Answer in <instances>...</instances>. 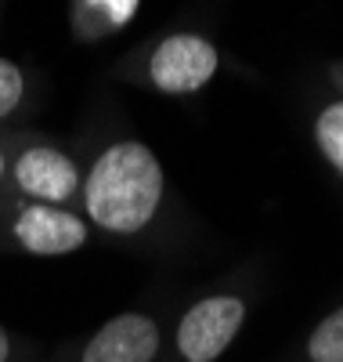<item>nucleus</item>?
<instances>
[{
  "instance_id": "obj_1",
  "label": "nucleus",
  "mask_w": 343,
  "mask_h": 362,
  "mask_svg": "<svg viewBox=\"0 0 343 362\" xmlns=\"http://www.w3.org/2000/svg\"><path fill=\"white\" fill-rule=\"evenodd\" d=\"M163 185V167L145 141H112L87 174V218L112 235H134L155 218Z\"/></svg>"
},
{
  "instance_id": "obj_2",
  "label": "nucleus",
  "mask_w": 343,
  "mask_h": 362,
  "mask_svg": "<svg viewBox=\"0 0 343 362\" xmlns=\"http://www.w3.org/2000/svg\"><path fill=\"white\" fill-rule=\"evenodd\" d=\"M246 322V305L231 293L203 297L177 326V351L184 362H213L228 351Z\"/></svg>"
},
{
  "instance_id": "obj_3",
  "label": "nucleus",
  "mask_w": 343,
  "mask_h": 362,
  "mask_svg": "<svg viewBox=\"0 0 343 362\" xmlns=\"http://www.w3.org/2000/svg\"><path fill=\"white\" fill-rule=\"evenodd\" d=\"M217 66H221V54L206 37L174 33L152 51L148 80L163 95H192V90H203L213 80Z\"/></svg>"
},
{
  "instance_id": "obj_4",
  "label": "nucleus",
  "mask_w": 343,
  "mask_h": 362,
  "mask_svg": "<svg viewBox=\"0 0 343 362\" xmlns=\"http://www.w3.org/2000/svg\"><path fill=\"white\" fill-rule=\"evenodd\" d=\"M11 232L18 239V247L37 257H61L87 243V225L76 214H69L66 206H51V203L22 206Z\"/></svg>"
},
{
  "instance_id": "obj_5",
  "label": "nucleus",
  "mask_w": 343,
  "mask_h": 362,
  "mask_svg": "<svg viewBox=\"0 0 343 362\" xmlns=\"http://www.w3.org/2000/svg\"><path fill=\"white\" fill-rule=\"evenodd\" d=\"M160 326L152 315L123 312L109 319L83 348V362H155L160 355Z\"/></svg>"
},
{
  "instance_id": "obj_6",
  "label": "nucleus",
  "mask_w": 343,
  "mask_h": 362,
  "mask_svg": "<svg viewBox=\"0 0 343 362\" xmlns=\"http://www.w3.org/2000/svg\"><path fill=\"white\" fill-rule=\"evenodd\" d=\"M15 181L29 199L61 206L80 189V167L51 145H33L15 160Z\"/></svg>"
},
{
  "instance_id": "obj_7",
  "label": "nucleus",
  "mask_w": 343,
  "mask_h": 362,
  "mask_svg": "<svg viewBox=\"0 0 343 362\" xmlns=\"http://www.w3.org/2000/svg\"><path fill=\"white\" fill-rule=\"evenodd\" d=\"M307 355L311 362H343V305L311 329Z\"/></svg>"
},
{
  "instance_id": "obj_8",
  "label": "nucleus",
  "mask_w": 343,
  "mask_h": 362,
  "mask_svg": "<svg viewBox=\"0 0 343 362\" xmlns=\"http://www.w3.org/2000/svg\"><path fill=\"white\" fill-rule=\"evenodd\" d=\"M315 141L325 153V160L343 174V102H332L315 119Z\"/></svg>"
},
{
  "instance_id": "obj_9",
  "label": "nucleus",
  "mask_w": 343,
  "mask_h": 362,
  "mask_svg": "<svg viewBox=\"0 0 343 362\" xmlns=\"http://www.w3.org/2000/svg\"><path fill=\"white\" fill-rule=\"evenodd\" d=\"M22 95H25L22 69H18L15 62H8V58H0V119L18 109Z\"/></svg>"
},
{
  "instance_id": "obj_10",
  "label": "nucleus",
  "mask_w": 343,
  "mask_h": 362,
  "mask_svg": "<svg viewBox=\"0 0 343 362\" xmlns=\"http://www.w3.org/2000/svg\"><path fill=\"white\" fill-rule=\"evenodd\" d=\"M83 8L95 11L105 29H119V25H127L134 18L138 0H83Z\"/></svg>"
},
{
  "instance_id": "obj_11",
  "label": "nucleus",
  "mask_w": 343,
  "mask_h": 362,
  "mask_svg": "<svg viewBox=\"0 0 343 362\" xmlns=\"http://www.w3.org/2000/svg\"><path fill=\"white\" fill-rule=\"evenodd\" d=\"M8 355H11V337H8V329L0 326V362H8Z\"/></svg>"
},
{
  "instance_id": "obj_12",
  "label": "nucleus",
  "mask_w": 343,
  "mask_h": 362,
  "mask_svg": "<svg viewBox=\"0 0 343 362\" xmlns=\"http://www.w3.org/2000/svg\"><path fill=\"white\" fill-rule=\"evenodd\" d=\"M4 170H8V163H4V153H0V177H4Z\"/></svg>"
}]
</instances>
